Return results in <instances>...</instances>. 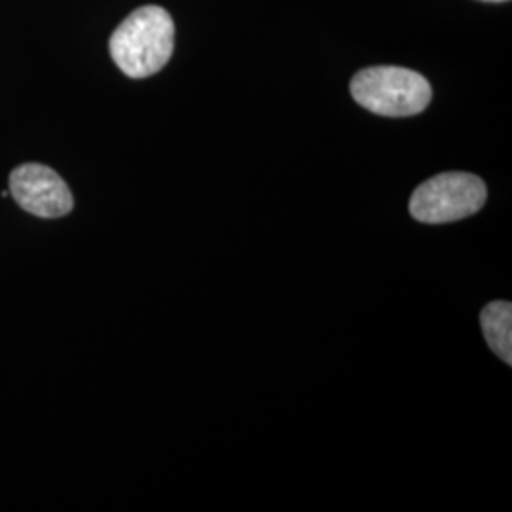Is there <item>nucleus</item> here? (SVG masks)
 <instances>
[{"label": "nucleus", "mask_w": 512, "mask_h": 512, "mask_svg": "<svg viewBox=\"0 0 512 512\" xmlns=\"http://www.w3.org/2000/svg\"><path fill=\"white\" fill-rule=\"evenodd\" d=\"M351 95L361 107L374 114L403 118L427 109L433 92L420 73L385 65L355 74L351 80Z\"/></svg>", "instance_id": "obj_2"}, {"label": "nucleus", "mask_w": 512, "mask_h": 512, "mask_svg": "<svg viewBox=\"0 0 512 512\" xmlns=\"http://www.w3.org/2000/svg\"><path fill=\"white\" fill-rule=\"evenodd\" d=\"M486 2H505V0H486Z\"/></svg>", "instance_id": "obj_6"}, {"label": "nucleus", "mask_w": 512, "mask_h": 512, "mask_svg": "<svg viewBox=\"0 0 512 512\" xmlns=\"http://www.w3.org/2000/svg\"><path fill=\"white\" fill-rule=\"evenodd\" d=\"M482 332L486 344L492 348L499 359L512 365V306L509 302H492L482 315Z\"/></svg>", "instance_id": "obj_5"}, {"label": "nucleus", "mask_w": 512, "mask_h": 512, "mask_svg": "<svg viewBox=\"0 0 512 512\" xmlns=\"http://www.w3.org/2000/svg\"><path fill=\"white\" fill-rule=\"evenodd\" d=\"M486 198V184L480 177L459 171L442 173L416 188L410 213L425 224H448L478 213Z\"/></svg>", "instance_id": "obj_3"}, {"label": "nucleus", "mask_w": 512, "mask_h": 512, "mask_svg": "<svg viewBox=\"0 0 512 512\" xmlns=\"http://www.w3.org/2000/svg\"><path fill=\"white\" fill-rule=\"evenodd\" d=\"M175 23L160 6L135 10L110 37L109 50L118 69L129 78L162 71L173 54Z\"/></svg>", "instance_id": "obj_1"}, {"label": "nucleus", "mask_w": 512, "mask_h": 512, "mask_svg": "<svg viewBox=\"0 0 512 512\" xmlns=\"http://www.w3.org/2000/svg\"><path fill=\"white\" fill-rule=\"evenodd\" d=\"M10 194L21 209L40 219H59L73 211V194L54 169L19 165L10 175Z\"/></svg>", "instance_id": "obj_4"}]
</instances>
